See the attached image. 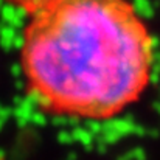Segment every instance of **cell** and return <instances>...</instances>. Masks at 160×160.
I'll list each match as a JSON object with an SVG mask.
<instances>
[{
    "mask_svg": "<svg viewBox=\"0 0 160 160\" xmlns=\"http://www.w3.org/2000/svg\"><path fill=\"white\" fill-rule=\"evenodd\" d=\"M25 87L44 113L106 121L140 101L154 42L129 0H54L30 14L22 34Z\"/></svg>",
    "mask_w": 160,
    "mask_h": 160,
    "instance_id": "1",
    "label": "cell"
},
{
    "mask_svg": "<svg viewBox=\"0 0 160 160\" xmlns=\"http://www.w3.org/2000/svg\"><path fill=\"white\" fill-rule=\"evenodd\" d=\"M3 2H6V3L16 6V8H20L28 14H33V12L39 11L41 8L47 6L48 3L54 2V0H3Z\"/></svg>",
    "mask_w": 160,
    "mask_h": 160,
    "instance_id": "2",
    "label": "cell"
}]
</instances>
